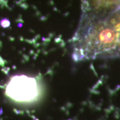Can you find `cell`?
<instances>
[{"label": "cell", "instance_id": "1", "mask_svg": "<svg viewBox=\"0 0 120 120\" xmlns=\"http://www.w3.org/2000/svg\"><path fill=\"white\" fill-rule=\"evenodd\" d=\"M75 61L120 58V9L80 20L72 39Z\"/></svg>", "mask_w": 120, "mask_h": 120}, {"label": "cell", "instance_id": "2", "mask_svg": "<svg viewBox=\"0 0 120 120\" xmlns=\"http://www.w3.org/2000/svg\"><path fill=\"white\" fill-rule=\"evenodd\" d=\"M5 93L15 101L31 102L38 97V84L34 77L26 75H14L9 79Z\"/></svg>", "mask_w": 120, "mask_h": 120}, {"label": "cell", "instance_id": "3", "mask_svg": "<svg viewBox=\"0 0 120 120\" xmlns=\"http://www.w3.org/2000/svg\"><path fill=\"white\" fill-rule=\"evenodd\" d=\"M120 9V0H83L81 20L106 15Z\"/></svg>", "mask_w": 120, "mask_h": 120}]
</instances>
